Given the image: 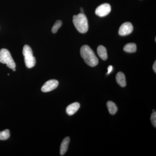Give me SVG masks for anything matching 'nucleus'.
Instances as JSON below:
<instances>
[{"label": "nucleus", "instance_id": "3", "mask_svg": "<svg viewBox=\"0 0 156 156\" xmlns=\"http://www.w3.org/2000/svg\"><path fill=\"white\" fill-rule=\"evenodd\" d=\"M23 54L24 56V62L26 67L32 68L35 65L36 60L33 56L32 50L29 46L25 45L23 49Z\"/></svg>", "mask_w": 156, "mask_h": 156}, {"label": "nucleus", "instance_id": "13", "mask_svg": "<svg viewBox=\"0 0 156 156\" xmlns=\"http://www.w3.org/2000/svg\"><path fill=\"white\" fill-rule=\"evenodd\" d=\"M123 50L127 53H134L136 50V45L134 43H129L125 45Z\"/></svg>", "mask_w": 156, "mask_h": 156}, {"label": "nucleus", "instance_id": "9", "mask_svg": "<svg viewBox=\"0 0 156 156\" xmlns=\"http://www.w3.org/2000/svg\"><path fill=\"white\" fill-rule=\"evenodd\" d=\"M70 142V138L69 136L65 137L62 142L60 148V155H64L68 149Z\"/></svg>", "mask_w": 156, "mask_h": 156}, {"label": "nucleus", "instance_id": "6", "mask_svg": "<svg viewBox=\"0 0 156 156\" xmlns=\"http://www.w3.org/2000/svg\"><path fill=\"white\" fill-rule=\"evenodd\" d=\"M58 85V81L55 80H51L47 81L43 85L41 88V91L43 92H50L56 89Z\"/></svg>", "mask_w": 156, "mask_h": 156}, {"label": "nucleus", "instance_id": "17", "mask_svg": "<svg viewBox=\"0 0 156 156\" xmlns=\"http://www.w3.org/2000/svg\"><path fill=\"white\" fill-rule=\"evenodd\" d=\"M113 69V66H108V72L107 73V74H109L112 72Z\"/></svg>", "mask_w": 156, "mask_h": 156}, {"label": "nucleus", "instance_id": "5", "mask_svg": "<svg viewBox=\"0 0 156 156\" xmlns=\"http://www.w3.org/2000/svg\"><path fill=\"white\" fill-rule=\"evenodd\" d=\"M111 11V7L108 3L101 4L97 7L95 11V13L97 16L100 17H105L109 14Z\"/></svg>", "mask_w": 156, "mask_h": 156}, {"label": "nucleus", "instance_id": "16", "mask_svg": "<svg viewBox=\"0 0 156 156\" xmlns=\"http://www.w3.org/2000/svg\"><path fill=\"white\" fill-rule=\"evenodd\" d=\"M151 122L155 128L156 127V112H154L152 114L151 117Z\"/></svg>", "mask_w": 156, "mask_h": 156}, {"label": "nucleus", "instance_id": "8", "mask_svg": "<svg viewBox=\"0 0 156 156\" xmlns=\"http://www.w3.org/2000/svg\"><path fill=\"white\" fill-rule=\"evenodd\" d=\"M80 103L78 102H74L71 104L69 105L66 108V112L68 115H72L75 114L80 108Z\"/></svg>", "mask_w": 156, "mask_h": 156}, {"label": "nucleus", "instance_id": "20", "mask_svg": "<svg viewBox=\"0 0 156 156\" xmlns=\"http://www.w3.org/2000/svg\"><path fill=\"white\" fill-rule=\"evenodd\" d=\"M12 70H13V71H16V69H15V68L13 69Z\"/></svg>", "mask_w": 156, "mask_h": 156}, {"label": "nucleus", "instance_id": "1", "mask_svg": "<svg viewBox=\"0 0 156 156\" xmlns=\"http://www.w3.org/2000/svg\"><path fill=\"white\" fill-rule=\"evenodd\" d=\"M80 54L84 61L89 66L94 67L98 64V58L94 51L88 45L82 46L81 48Z\"/></svg>", "mask_w": 156, "mask_h": 156}, {"label": "nucleus", "instance_id": "7", "mask_svg": "<svg viewBox=\"0 0 156 156\" xmlns=\"http://www.w3.org/2000/svg\"><path fill=\"white\" fill-rule=\"evenodd\" d=\"M133 30V26L130 22L123 23L119 29V34L121 36H126L130 34Z\"/></svg>", "mask_w": 156, "mask_h": 156}, {"label": "nucleus", "instance_id": "2", "mask_svg": "<svg viewBox=\"0 0 156 156\" xmlns=\"http://www.w3.org/2000/svg\"><path fill=\"white\" fill-rule=\"evenodd\" d=\"M73 23L77 30L82 34L87 33L89 29L88 19L84 13H80L73 17Z\"/></svg>", "mask_w": 156, "mask_h": 156}, {"label": "nucleus", "instance_id": "15", "mask_svg": "<svg viewBox=\"0 0 156 156\" xmlns=\"http://www.w3.org/2000/svg\"><path fill=\"white\" fill-rule=\"evenodd\" d=\"M62 25V22L61 20H57L52 27V30H51L53 34L56 33L58 31L59 28L61 27Z\"/></svg>", "mask_w": 156, "mask_h": 156}, {"label": "nucleus", "instance_id": "10", "mask_svg": "<svg viewBox=\"0 0 156 156\" xmlns=\"http://www.w3.org/2000/svg\"><path fill=\"white\" fill-rule=\"evenodd\" d=\"M116 80L117 83L121 87H124L126 86V76L122 72H119L117 73L116 76Z\"/></svg>", "mask_w": 156, "mask_h": 156}, {"label": "nucleus", "instance_id": "19", "mask_svg": "<svg viewBox=\"0 0 156 156\" xmlns=\"http://www.w3.org/2000/svg\"><path fill=\"white\" fill-rule=\"evenodd\" d=\"M81 11H82V13H83V8H81L80 9Z\"/></svg>", "mask_w": 156, "mask_h": 156}, {"label": "nucleus", "instance_id": "12", "mask_svg": "<svg viewBox=\"0 0 156 156\" xmlns=\"http://www.w3.org/2000/svg\"><path fill=\"white\" fill-rule=\"evenodd\" d=\"M107 106L108 108V111L111 114L114 115L117 112L118 108L114 102L112 101H108L107 103Z\"/></svg>", "mask_w": 156, "mask_h": 156}, {"label": "nucleus", "instance_id": "14", "mask_svg": "<svg viewBox=\"0 0 156 156\" xmlns=\"http://www.w3.org/2000/svg\"><path fill=\"white\" fill-rule=\"evenodd\" d=\"M10 136V131L8 129L0 132V140H6L9 139Z\"/></svg>", "mask_w": 156, "mask_h": 156}, {"label": "nucleus", "instance_id": "4", "mask_svg": "<svg viewBox=\"0 0 156 156\" xmlns=\"http://www.w3.org/2000/svg\"><path fill=\"white\" fill-rule=\"evenodd\" d=\"M0 62L6 64L8 67L12 69L16 67V64L11 53L9 50L6 49L0 50Z\"/></svg>", "mask_w": 156, "mask_h": 156}, {"label": "nucleus", "instance_id": "18", "mask_svg": "<svg viewBox=\"0 0 156 156\" xmlns=\"http://www.w3.org/2000/svg\"><path fill=\"white\" fill-rule=\"evenodd\" d=\"M153 68L154 71L155 72V73H156V61H155L154 62L153 65Z\"/></svg>", "mask_w": 156, "mask_h": 156}, {"label": "nucleus", "instance_id": "11", "mask_svg": "<svg viewBox=\"0 0 156 156\" xmlns=\"http://www.w3.org/2000/svg\"><path fill=\"white\" fill-rule=\"evenodd\" d=\"M97 53L99 57L103 60H106L107 59L108 54L106 49L103 46L100 45L98 47Z\"/></svg>", "mask_w": 156, "mask_h": 156}]
</instances>
